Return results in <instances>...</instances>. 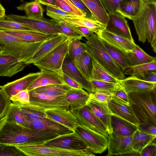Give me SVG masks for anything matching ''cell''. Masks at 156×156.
I'll return each instance as SVG.
<instances>
[{
  "label": "cell",
  "mask_w": 156,
  "mask_h": 156,
  "mask_svg": "<svg viewBox=\"0 0 156 156\" xmlns=\"http://www.w3.org/2000/svg\"><path fill=\"white\" fill-rule=\"evenodd\" d=\"M93 65V69L90 81L95 80L115 83H120V80L112 75L94 59Z\"/></svg>",
  "instance_id": "74e56055"
},
{
  "label": "cell",
  "mask_w": 156,
  "mask_h": 156,
  "mask_svg": "<svg viewBox=\"0 0 156 156\" xmlns=\"http://www.w3.org/2000/svg\"><path fill=\"white\" fill-rule=\"evenodd\" d=\"M59 135L51 132L31 129L20 125L0 121V144L12 145L45 143Z\"/></svg>",
  "instance_id": "6da1fadb"
},
{
  "label": "cell",
  "mask_w": 156,
  "mask_h": 156,
  "mask_svg": "<svg viewBox=\"0 0 156 156\" xmlns=\"http://www.w3.org/2000/svg\"><path fill=\"white\" fill-rule=\"evenodd\" d=\"M90 94L83 88H72L66 94L70 110L80 108L86 105Z\"/></svg>",
  "instance_id": "83f0119b"
},
{
  "label": "cell",
  "mask_w": 156,
  "mask_h": 156,
  "mask_svg": "<svg viewBox=\"0 0 156 156\" xmlns=\"http://www.w3.org/2000/svg\"><path fill=\"white\" fill-rule=\"evenodd\" d=\"M141 2L142 0H123L120 2L116 11L130 20L138 12Z\"/></svg>",
  "instance_id": "e575fe53"
},
{
  "label": "cell",
  "mask_w": 156,
  "mask_h": 156,
  "mask_svg": "<svg viewBox=\"0 0 156 156\" xmlns=\"http://www.w3.org/2000/svg\"><path fill=\"white\" fill-rule=\"evenodd\" d=\"M24 126L32 129L53 132L59 136L73 132L64 126L47 118L28 121Z\"/></svg>",
  "instance_id": "9a60e30c"
},
{
  "label": "cell",
  "mask_w": 156,
  "mask_h": 156,
  "mask_svg": "<svg viewBox=\"0 0 156 156\" xmlns=\"http://www.w3.org/2000/svg\"><path fill=\"white\" fill-rule=\"evenodd\" d=\"M111 126L112 133L122 136L131 135L137 129V126L131 122L112 114Z\"/></svg>",
  "instance_id": "d4e9b609"
},
{
  "label": "cell",
  "mask_w": 156,
  "mask_h": 156,
  "mask_svg": "<svg viewBox=\"0 0 156 156\" xmlns=\"http://www.w3.org/2000/svg\"><path fill=\"white\" fill-rule=\"evenodd\" d=\"M92 87V93H104L111 94L120 83H115L95 80H90Z\"/></svg>",
  "instance_id": "b9f144b4"
},
{
  "label": "cell",
  "mask_w": 156,
  "mask_h": 156,
  "mask_svg": "<svg viewBox=\"0 0 156 156\" xmlns=\"http://www.w3.org/2000/svg\"><path fill=\"white\" fill-rule=\"evenodd\" d=\"M56 21V27L62 32L63 35L71 39L80 40L84 37L83 35L76 26L64 20Z\"/></svg>",
  "instance_id": "f35d334b"
},
{
  "label": "cell",
  "mask_w": 156,
  "mask_h": 156,
  "mask_svg": "<svg viewBox=\"0 0 156 156\" xmlns=\"http://www.w3.org/2000/svg\"><path fill=\"white\" fill-rule=\"evenodd\" d=\"M107 104L112 114L128 121L136 126L139 123L129 105L112 98Z\"/></svg>",
  "instance_id": "44dd1931"
},
{
  "label": "cell",
  "mask_w": 156,
  "mask_h": 156,
  "mask_svg": "<svg viewBox=\"0 0 156 156\" xmlns=\"http://www.w3.org/2000/svg\"><path fill=\"white\" fill-rule=\"evenodd\" d=\"M132 76L145 81L156 83V70L147 71Z\"/></svg>",
  "instance_id": "f5cc1de1"
},
{
  "label": "cell",
  "mask_w": 156,
  "mask_h": 156,
  "mask_svg": "<svg viewBox=\"0 0 156 156\" xmlns=\"http://www.w3.org/2000/svg\"><path fill=\"white\" fill-rule=\"evenodd\" d=\"M5 121L24 126L27 121L20 108L13 103H11L4 117Z\"/></svg>",
  "instance_id": "836d02e7"
},
{
  "label": "cell",
  "mask_w": 156,
  "mask_h": 156,
  "mask_svg": "<svg viewBox=\"0 0 156 156\" xmlns=\"http://www.w3.org/2000/svg\"><path fill=\"white\" fill-rule=\"evenodd\" d=\"M46 143V142H45ZM45 143H27L12 145L27 156H94L89 149L69 150L44 145Z\"/></svg>",
  "instance_id": "8992f818"
},
{
  "label": "cell",
  "mask_w": 156,
  "mask_h": 156,
  "mask_svg": "<svg viewBox=\"0 0 156 156\" xmlns=\"http://www.w3.org/2000/svg\"><path fill=\"white\" fill-rule=\"evenodd\" d=\"M108 53L122 72L129 66L126 52L101 39Z\"/></svg>",
  "instance_id": "f546056e"
},
{
  "label": "cell",
  "mask_w": 156,
  "mask_h": 156,
  "mask_svg": "<svg viewBox=\"0 0 156 156\" xmlns=\"http://www.w3.org/2000/svg\"><path fill=\"white\" fill-rule=\"evenodd\" d=\"M41 74V71L30 73L20 79L1 86V87L10 99L20 91L27 89L39 77Z\"/></svg>",
  "instance_id": "d6986e66"
},
{
  "label": "cell",
  "mask_w": 156,
  "mask_h": 156,
  "mask_svg": "<svg viewBox=\"0 0 156 156\" xmlns=\"http://www.w3.org/2000/svg\"><path fill=\"white\" fill-rule=\"evenodd\" d=\"M29 92L30 103L46 110L56 109H70L66 95L53 96L37 93L34 90Z\"/></svg>",
  "instance_id": "30bf717a"
},
{
  "label": "cell",
  "mask_w": 156,
  "mask_h": 156,
  "mask_svg": "<svg viewBox=\"0 0 156 156\" xmlns=\"http://www.w3.org/2000/svg\"><path fill=\"white\" fill-rule=\"evenodd\" d=\"M86 39L87 51L93 58L116 79L125 78L121 69L110 56L98 35L94 33Z\"/></svg>",
  "instance_id": "5b68a950"
},
{
  "label": "cell",
  "mask_w": 156,
  "mask_h": 156,
  "mask_svg": "<svg viewBox=\"0 0 156 156\" xmlns=\"http://www.w3.org/2000/svg\"><path fill=\"white\" fill-rule=\"evenodd\" d=\"M156 137V135L149 134L137 129L133 134L131 143L132 149L140 152Z\"/></svg>",
  "instance_id": "8d00e7d4"
},
{
  "label": "cell",
  "mask_w": 156,
  "mask_h": 156,
  "mask_svg": "<svg viewBox=\"0 0 156 156\" xmlns=\"http://www.w3.org/2000/svg\"><path fill=\"white\" fill-rule=\"evenodd\" d=\"M108 19L105 29L116 35L134 42L128 21L119 12L108 14Z\"/></svg>",
  "instance_id": "7c38bea8"
},
{
  "label": "cell",
  "mask_w": 156,
  "mask_h": 156,
  "mask_svg": "<svg viewBox=\"0 0 156 156\" xmlns=\"http://www.w3.org/2000/svg\"><path fill=\"white\" fill-rule=\"evenodd\" d=\"M47 118L62 125L73 132L78 124L77 119L70 110L52 109L46 110Z\"/></svg>",
  "instance_id": "ffe728a7"
},
{
  "label": "cell",
  "mask_w": 156,
  "mask_h": 156,
  "mask_svg": "<svg viewBox=\"0 0 156 156\" xmlns=\"http://www.w3.org/2000/svg\"><path fill=\"white\" fill-rule=\"evenodd\" d=\"M62 72L77 82L89 93H92V87L90 81L76 67L68 54L66 55L62 68Z\"/></svg>",
  "instance_id": "e0dca14e"
},
{
  "label": "cell",
  "mask_w": 156,
  "mask_h": 156,
  "mask_svg": "<svg viewBox=\"0 0 156 156\" xmlns=\"http://www.w3.org/2000/svg\"><path fill=\"white\" fill-rule=\"evenodd\" d=\"M55 6L66 12L75 14L78 16L86 17V16L81 14L73 9L68 4L62 0H55Z\"/></svg>",
  "instance_id": "db71d44e"
},
{
  "label": "cell",
  "mask_w": 156,
  "mask_h": 156,
  "mask_svg": "<svg viewBox=\"0 0 156 156\" xmlns=\"http://www.w3.org/2000/svg\"><path fill=\"white\" fill-rule=\"evenodd\" d=\"M137 129L147 134L156 135V126L147 122H140Z\"/></svg>",
  "instance_id": "11a10c76"
},
{
  "label": "cell",
  "mask_w": 156,
  "mask_h": 156,
  "mask_svg": "<svg viewBox=\"0 0 156 156\" xmlns=\"http://www.w3.org/2000/svg\"><path fill=\"white\" fill-rule=\"evenodd\" d=\"M126 54L129 66H136L156 61L155 57L148 55L136 44L133 50L127 52Z\"/></svg>",
  "instance_id": "f1b7e54d"
},
{
  "label": "cell",
  "mask_w": 156,
  "mask_h": 156,
  "mask_svg": "<svg viewBox=\"0 0 156 156\" xmlns=\"http://www.w3.org/2000/svg\"><path fill=\"white\" fill-rule=\"evenodd\" d=\"M46 146L69 150H81L88 148L84 143L73 132L47 141Z\"/></svg>",
  "instance_id": "4fadbf2b"
},
{
  "label": "cell",
  "mask_w": 156,
  "mask_h": 156,
  "mask_svg": "<svg viewBox=\"0 0 156 156\" xmlns=\"http://www.w3.org/2000/svg\"><path fill=\"white\" fill-rule=\"evenodd\" d=\"M92 96L99 101L108 103L112 99L111 94L104 93H90Z\"/></svg>",
  "instance_id": "680465c9"
},
{
  "label": "cell",
  "mask_w": 156,
  "mask_h": 156,
  "mask_svg": "<svg viewBox=\"0 0 156 156\" xmlns=\"http://www.w3.org/2000/svg\"><path fill=\"white\" fill-rule=\"evenodd\" d=\"M98 36L110 44L126 52L131 51L136 45L135 42L112 33L105 29Z\"/></svg>",
  "instance_id": "7402d4cb"
},
{
  "label": "cell",
  "mask_w": 156,
  "mask_h": 156,
  "mask_svg": "<svg viewBox=\"0 0 156 156\" xmlns=\"http://www.w3.org/2000/svg\"><path fill=\"white\" fill-rule=\"evenodd\" d=\"M108 14L116 11L120 2L123 0H100Z\"/></svg>",
  "instance_id": "816d5d0a"
},
{
  "label": "cell",
  "mask_w": 156,
  "mask_h": 156,
  "mask_svg": "<svg viewBox=\"0 0 156 156\" xmlns=\"http://www.w3.org/2000/svg\"><path fill=\"white\" fill-rule=\"evenodd\" d=\"M0 30L26 31L38 32L22 24L7 19L5 18L0 20Z\"/></svg>",
  "instance_id": "ee69618b"
},
{
  "label": "cell",
  "mask_w": 156,
  "mask_h": 156,
  "mask_svg": "<svg viewBox=\"0 0 156 156\" xmlns=\"http://www.w3.org/2000/svg\"><path fill=\"white\" fill-rule=\"evenodd\" d=\"M5 18L22 24L38 32L44 34L63 35L56 26V21L52 19L48 20L44 18L41 19H34L27 16L13 14L6 15Z\"/></svg>",
  "instance_id": "ba28073f"
},
{
  "label": "cell",
  "mask_w": 156,
  "mask_h": 156,
  "mask_svg": "<svg viewBox=\"0 0 156 156\" xmlns=\"http://www.w3.org/2000/svg\"><path fill=\"white\" fill-rule=\"evenodd\" d=\"M77 28L83 35L84 37L86 39L91 36L94 33L89 29L82 26H76Z\"/></svg>",
  "instance_id": "94428289"
},
{
  "label": "cell",
  "mask_w": 156,
  "mask_h": 156,
  "mask_svg": "<svg viewBox=\"0 0 156 156\" xmlns=\"http://www.w3.org/2000/svg\"><path fill=\"white\" fill-rule=\"evenodd\" d=\"M41 72L39 77L27 88L29 91L47 85L66 84L61 76L55 72L46 69Z\"/></svg>",
  "instance_id": "603a6c76"
},
{
  "label": "cell",
  "mask_w": 156,
  "mask_h": 156,
  "mask_svg": "<svg viewBox=\"0 0 156 156\" xmlns=\"http://www.w3.org/2000/svg\"><path fill=\"white\" fill-rule=\"evenodd\" d=\"M73 132L92 153L101 154L108 148L107 138L86 126L78 124Z\"/></svg>",
  "instance_id": "9c48e42d"
},
{
  "label": "cell",
  "mask_w": 156,
  "mask_h": 156,
  "mask_svg": "<svg viewBox=\"0 0 156 156\" xmlns=\"http://www.w3.org/2000/svg\"><path fill=\"white\" fill-rule=\"evenodd\" d=\"M94 59L86 51L73 62L76 67L90 80L93 65Z\"/></svg>",
  "instance_id": "1f68e13d"
},
{
  "label": "cell",
  "mask_w": 156,
  "mask_h": 156,
  "mask_svg": "<svg viewBox=\"0 0 156 156\" xmlns=\"http://www.w3.org/2000/svg\"><path fill=\"white\" fill-rule=\"evenodd\" d=\"M120 84L127 94L156 88V83L145 81L133 76L120 80Z\"/></svg>",
  "instance_id": "484cf974"
},
{
  "label": "cell",
  "mask_w": 156,
  "mask_h": 156,
  "mask_svg": "<svg viewBox=\"0 0 156 156\" xmlns=\"http://www.w3.org/2000/svg\"><path fill=\"white\" fill-rule=\"evenodd\" d=\"M30 99L29 92L27 89L20 91L10 98L13 103L24 104L30 103Z\"/></svg>",
  "instance_id": "681fc988"
},
{
  "label": "cell",
  "mask_w": 156,
  "mask_h": 156,
  "mask_svg": "<svg viewBox=\"0 0 156 156\" xmlns=\"http://www.w3.org/2000/svg\"><path fill=\"white\" fill-rule=\"evenodd\" d=\"M156 69V61L135 66H129L122 73L125 75H133L145 71Z\"/></svg>",
  "instance_id": "f6af8a7d"
},
{
  "label": "cell",
  "mask_w": 156,
  "mask_h": 156,
  "mask_svg": "<svg viewBox=\"0 0 156 156\" xmlns=\"http://www.w3.org/2000/svg\"><path fill=\"white\" fill-rule=\"evenodd\" d=\"M86 15L87 17L94 18L92 13L82 0H69Z\"/></svg>",
  "instance_id": "6f0895ef"
},
{
  "label": "cell",
  "mask_w": 156,
  "mask_h": 156,
  "mask_svg": "<svg viewBox=\"0 0 156 156\" xmlns=\"http://www.w3.org/2000/svg\"><path fill=\"white\" fill-rule=\"evenodd\" d=\"M72 88L66 84H55L38 87L33 90L37 93L59 96L66 95L67 92Z\"/></svg>",
  "instance_id": "ab89813d"
},
{
  "label": "cell",
  "mask_w": 156,
  "mask_h": 156,
  "mask_svg": "<svg viewBox=\"0 0 156 156\" xmlns=\"http://www.w3.org/2000/svg\"><path fill=\"white\" fill-rule=\"evenodd\" d=\"M46 11L47 16L56 21H61L64 18L78 16L65 11L56 6L47 5Z\"/></svg>",
  "instance_id": "bcb514c9"
},
{
  "label": "cell",
  "mask_w": 156,
  "mask_h": 156,
  "mask_svg": "<svg viewBox=\"0 0 156 156\" xmlns=\"http://www.w3.org/2000/svg\"><path fill=\"white\" fill-rule=\"evenodd\" d=\"M133 134L128 136H122L113 133L108 136V153L107 156H119L132 150V141Z\"/></svg>",
  "instance_id": "5bb4252c"
},
{
  "label": "cell",
  "mask_w": 156,
  "mask_h": 156,
  "mask_svg": "<svg viewBox=\"0 0 156 156\" xmlns=\"http://www.w3.org/2000/svg\"><path fill=\"white\" fill-rule=\"evenodd\" d=\"M90 94V98L86 105L103 123L109 134L111 133V115L112 113L107 103L99 101L94 98L91 94Z\"/></svg>",
  "instance_id": "ac0fdd59"
},
{
  "label": "cell",
  "mask_w": 156,
  "mask_h": 156,
  "mask_svg": "<svg viewBox=\"0 0 156 156\" xmlns=\"http://www.w3.org/2000/svg\"><path fill=\"white\" fill-rule=\"evenodd\" d=\"M67 38L62 35H55L44 41L33 55L31 63L33 64L43 57Z\"/></svg>",
  "instance_id": "4316f807"
},
{
  "label": "cell",
  "mask_w": 156,
  "mask_h": 156,
  "mask_svg": "<svg viewBox=\"0 0 156 156\" xmlns=\"http://www.w3.org/2000/svg\"><path fill=\"white\" fill-rule=\"evenodd\" d=\"M154 139L142 149L140 152V156H156V145L155 141H154Z\"/></svg>",
  "instance_id": "9f6ffc18"
},
{
  "label": "cell",
  "mask_w": 156,
  "mask_h": 156,
  "mask_svg": "<svg viewBox=\"0 0 156 156\" xmlns=\"http://www.w3.org/2000/svg\"><path fill=\"white\" fill-rule=\"evenodd\" d=\"M120 156H140V152L133 149L124 154H121Z\"/></svg>",
  "instance_id": "be15d7a7"
},
{
  "label": "cell",
  "mask_w": 156,
  "mask_h": 156,
  "mask_svg": "<svg viewBox=\"0 0 156 156\" xmlns=\"http://www.w3.org/2000/svg\"><path fill=\"white\" fill-rule=\"evenodd\" d=\"M93 0V1H94V2H95L96 3L98 4V5L102 9L104 10H105V9L104 8L102 4V3L100 0Z\"/></svg>",
  "instance_id": "03108f58"
},
{
  "label": "cell",
  "mask_w": 156,
  "mask_h": 156,
  "mask_svg": "<svg viewBox=\"0 0 156 156\" xmlns=\"http://www.w3.org/2000/svg\"><path fill=\"white\" fill-rule=\"evenodd\" d=\"M24 0H21L20 2H23ZM39 3L47 5L55 6V0H35Z\"/></svg>",
  "instance_id": "6125c7cd"
},
{
  "label": "cell",
  "mask_w": 156,
  "mask_h": 156,
  "mask_svg": "<svg viewBox=\"0 0 156 156\" xmlns=\"http://www.w3.org/2000/svg\"><path fill=\"white\" fill-rule=\"evenodd\" d=\"M27 66L12 55L0 51V76L11 77L23 70Z\"/></svg>",
  "instance_id": "2e32d148"
},
{
  "label": "cell",
  "mask_w": 156,
  "mask_h": 156,
  "mask_svg": "<svg viewBox=\"0 0 156 156\" xmlns=\"http://www.w3.org/2000/svg\"><path fill=\"white\" fill-rule=\"evenodd\" d=\"M86 51L85 43L81 42L79 40H70L68 54L73 63L82 53Z\"/></svg>",
  "instance_id": "7bdbcfd3"
},
{
  "label": "cell",
  "mask_w": 156,
  "mask_h": 156,
  "mask_svg": "<svg viewBox=\"0 0 156 156\" xmlns=\"http://www.w3.org/2000/svg\"><path fill=\"white\" fill-rule=\"evenodd\" d=\"M112 98L129 105L127 94L120 84L111 94Z\"/></svg>",
  "instance_id": "f907efd6"
},
{
  "label": "cell",
  "mask_w": 156,
  "mask_h": 156,
  "mask_svg": "<svg viewBox=\"0 0 156 156\" xmlns=\"http://www.w3.org/2000/svg\"><path fill=\"white\" fill-rule=\"evenodd\" d=\"M156 2L142 0L137 13L132 18L139 41L144 43L147 39L153 51L156 52Z\"/></svg>",
  "instance_id": "7a4b0ae2"
},
{
  "label": "cell",
  "mask_w": 156,
  "mask_h": 156,
  "mask_svg": "<svg viewBox=\"0 0 156 156\" xmlns=\"http://www.w3.org/2000/svg\"><path fill=\"white\" fill-rule=\"evenodd\" d=\"M1 51V47L0 46V51Z\"/></svg>",
  "instance_id": "003e7915"
},
{
  "label": "cell",
  "mask_w": 156,
  "mask_h": 156,
  "mask_svg": "<svg viewBox=\"0 0 156 156\" xmlns=\"http://www.w3.org/2000/svg\"><path fill=\"white\" fill-rule=\"evenodd\" d=\"M127 94L129 105L139 122L156 126V88Z\"/></svg>",
  "instance_id": "3957f363"
},
{
  "label": "cell",
  "mask_w": 156,
  "mask_h": 156,
  "mask_svg": "<svg viewBox=\"0 0 156 156\" xmlns=\"http://www.w3.org/2000/svg\"><path fill=\"white\" fill-rule=\"evenodd\" d=\"M24 154L16 147L0 144V156H24Z\"/></svg>",
  "instance_id": "7dc6e473"
},
{
  "label": "cell",
  "mask_w": 156,
  "mask_h": 156,
  "mask_svg": "<svg viewBox=\"0 0 156 156\" xmlns=\"http://www.w3.org/2000/svg\"><path fill=\"white\" fill-rule=\"evenodd\" d=\"M70 110L76 118L78 124L86 126L107 138L109 133L105 127L86 105Z\"/></svg>",
  "instance_id": "8fae6325"
},
{
  "label": "cell",
  "mask_w": 156,
  "mask_h": 156,
  "mask_svg": "<svg viewBox=\"0 0 156 156\" xmlns=\"http://www.w3.org/2000/svg\"><path fill=\"white\" fill-rule=\"evenodd\" d=\"M59 75L62 77L65 83L70 86L72 88H82L77 82L66 74L63 73L62 72Z\"/></svg>",
  "instance_id": "91938a15"
},
{
  "label": "cell",
  "mask_w": 156,
  "mask_h": 156,
  "mask_svg": "<svg viewBox=\"0 0 156 156\" xmlns=\"http://www.w3.org/2000/svg\"><path fill=\"white\" fill-rule=\"evenodd\" d=\"M62 20L65 21L76 26L87 27L98 35L102 30L105 28L106 26L94 18L76 16L64 18Z\"/></svg>",
  "instance_id": "cb8c5ba5"
},
{
  "label": "cell",
  "mask_w": 156,
  "mask_h": 156,
  "mask_svg": "<svg viewBox=\"0 0 156 156\" xmlns=\"http://www.w3.org/2000/svg\"><path fill=\"white\" fill-rule=\"evenodd\" d=\"M91 12L93 17L106 25L108 19L106 11L101 8L93 0H82Z\"/></svg>",
  "instance_id": "60d3db41"
},
{
  "label": "cell",
  "mask_w": 156,
  "mask_h": 156,
  "mask_svg": "<svg viewBox=\"0 0 156 156\" xmlns=\"http://www.w3.org/2000/svg\"><path fill=\"white\" fill-rule=\"evenodd\" d=\"M16 8L18 10L24 11L28 17L37 19L43 18V9L40 4L35 1L23 3Z\"/></svg>",
  "instance_id": "d590c367"
},
{
  "label": "cell",
  "mask_w": 156,
  "mask_h": 156,
  "mask_svg": "<svg viewBox=\"0 0 156 156\" xmlns=\"http://www.w3.org/2000/svg\"><path fill=\"white\" fill-rule=\"evenodd\" d=\"M44 41L29 43L17 37L0 30V46L3 53L9 54L27 65Z\"/></svg>",
  "instance_id": "277c9868"
},
{
  "label": "cell",
  "mask_w": 156,
  "mask_h": 156,
  "mask_svg": "<svg viewBox=\"0 0 156 156\" xmlns=\"http://www.w3.org/2000/svg\"><path fill=\"white\" fill-rule=\"evenodd\" d=\"M14 103L20 108L25 115L27 122L41 118H47L46 110L38 106L30 103L25 104Z\"/></svg>",
  "instance_id": "4dcf8cb0"
},
{
  "label": "cell",
  "mask_w": 156,
  "mask_h": 156,
  "mask_svg": "<svg viewBox=\"0 0 156 156\" xmlns=\"http://www.w3.org/2000/svg\"><path fill=\"white\" fill-rule=\"evenodd\" d=\"M71 39L67 38L48 53L33 63L34 65L40 70L48 69L59 75L62 72V66L68 53Z\"/></svg>",
  "instance_id": "52a82bcc"
},
{
  "label": "cell",
  "mask_w": 156,
  "mask_h": 156,
  "mask_svg": "<svg viewBox=\"0 0 156 156\" xmlns=\"http://www.w3.org/2000/svg\"><path fill=\"white\" fill-rule=\"evenodd\" d=\"M3 31V30H2ZM20 38L29 43L44 41L55 35H47L41 33L26 31H4Z\"/></svg>",
  "instance_id": "d6a6232c"
},
{
  "label": "cell",
  "mask_w": 156,
  "mask_h": 156,
  "mask_svg": "<svg viewBox=\"0 0 156 156\" xmlns=\"http://www.w3.org/2000/svg\"><path fill=\"white\" fill-rule=\"evenodd\" d=\"M11 103L9 98L7 96L0 86V121L4 116Z\"/></svg>",
  "instance_id": "c3c4849f"
},
{
  "label": "cell",
  "mask_w": 156,
  "mask_h": 156,
  "mask_svg": "<svg viewBox=\"0 0 156 156\" xmlns=\"http://www.w3.org/2000/svg\"><path fill=\"white\" fill-rule=\"evenodd\" d=\"M5 10L3 7L0 4V20L5 18Z\"/></svg>",
  "instance_id": "e7e4bbea"
}]
</instances>
